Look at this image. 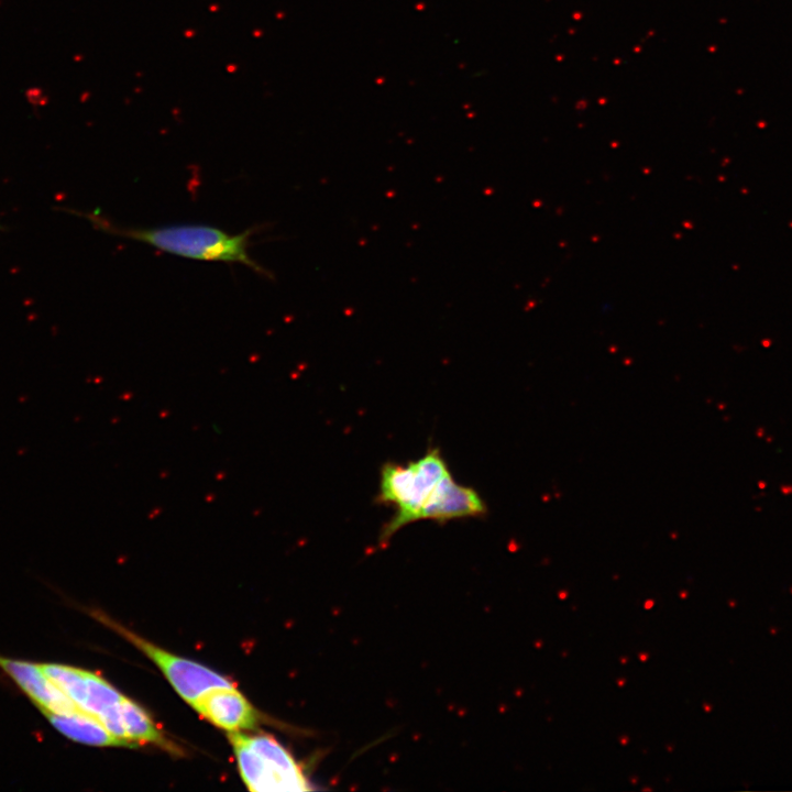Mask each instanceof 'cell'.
Segmentation results:
<instances>
[{
    "mask_svg": "<svg viewBox=\"0 0 792 792\" xmlns=\"http://www.w3.org/2000/svg\"><path fill=\"white\" fill-rule=\"evenodd\" d=\"M240 774L251 791H307L300 765L273 736L230 732Z\"/></svg>",
    "mask_w": 792,
    "mask_h": 792,
    "instance_id": "3957f363",
    "label": "cell"
},
{
    "mask_svg": "<svg viewBox=\"0 0 792 792\" xmlns=\"http://www.w3.org/2000/svg\"><path fill=\"white\" fill-rule=\"evenodd\" d=\"M487 507L472 487L457 483L447 474L421 506L417 520L430 519L444 522L451 519L483 517Z\"/></svg>",
    "mask_w": 792,
    "mask_h": 792,
    "instance_id": "52a82bcc",
    "label": "cell"
},
{
    "mask_svg": "<svg viewBox=\"0 0 792 792\" xmlns=\"http://www.w3.org/2000/svg\"><path fill=\"white\" fill-rule=\"evenodd\" d=\"M48 723L70 740L98 747H129L139 744L122 739L110 733L96 717L80 711L69 714H44Z\"/></svg>",
    "mask_w": 792,
    "mask_h": 792,
    "instance_id": "9c48e42d",
    "label": "cell"
},
{
    "mask_svg": "<svg viewBox=\"0 0 792 792\" xmlns=\"http://www.w3.org/2000/svg\"><path fill=\"white\" fill-rule=\"evenodd\" d=\"M97 618L123 636L128 641L146 654L164 673L176 692L193 704L199 696L216 688H229L234 684L211 669L170 653L148 640L138 636L106 615L96 614Z\"/></svg>",
    "mask_w": 792,
    "mask_h": 792,
    "instance_id": "277c9868",
    "label": "cell"
},
{
    "mask_svg": "<svg viewBox=\"0 0 792 792\" xmlns=\"http://www.w3.org/2000/svg\"><path fill=\"white\" fill-rule=\"evenodd\" d=\"M191 706L210 723L228 732L253 729L260 723V714L234 686L209 690Z\"/></svg>",
    "mask_w": 792,
    "mask_h": 792,
    "instance_id": "ba28073f",
    "label": "cell"
},
{
    "mask_svg": "<svg viewBox=\"0 0 792 792\" xmlns=\"http://www.w3.org/2000/svg\"><path fill=\"white\" fill-rule=\"evenodd\" d=\"M565 596H566V594H565V593H560V598H562V600H563V598H565Z\"/></svg>",
    "mask_w": 792,
    "mask_h": 792,
    "instance_id": "7c38bea8",
    "label": "cell"
},
{
    "mask_svg": "<svg viewBox=\"0 0 792 792\" xmlns=\"http://www.w3.org/2000/svg\"><path fill=\"white\" fill-rule=\"evenodd\" d=\"M41 667L79 708L98 721L103 713L118 705L124 697L94 672L59 663H41Z\"/></svg>",
    "mask_w": 792,
    "mask_h": 792,
    "instance_id": "5b68a950",
    "label": "cell"
},
{
    "mask_svg": "<svg viewBox=\"0 0 792 792\" xmlns=\"http://www.w3.org/2000/svg\"><path fill=\"white\" fill-rule=\"evenodd\" d=\"M121 722L129 740L156 745L168 752L179 754L180 749L158 728L147 713L128 697L119 705Z\"/></svg>",
    "mask_w": 792,
    "mask_h": 792,
    "instance_id": "30bf717a",
    "label": "cell"
},
{
    "mask_svg": "<svg viewBox=\"0 0 792 792\" xmlns=\"http://www.w3.org/2000/svg\"><path fill=\"white\" fill-rule=\"evenodd\" d=\"M82 216L98 230L148 244L168 254L200 261L240 263L264 277L272 278V274L250 255V240L254 229L230 234L206 224L128 228L117 226L97 213Z\"/></svg>",
    "mask_w": 792,
    "mask_h": 792,
    "instance_id": "6da1fadb",
    "label": "cell"
},
{
    "mask_svg": "<svg viewBox=\"0 0 792 792\" xmlns=\"http://www.w3.org/2000/svg\"><path fill=\"white\" fill-rule=\"evenodd\" d=\"M653 605L652 601H648L645 605L646 608H651Z\"/></svg>",
    "mask_w": 792,
    "mask_h": 792,
    "instance_id": "8fae6325",
    "label": "cell"
},
{
    "mask_svg": "<svg viewBox=\"0 0 792 792\" xmlns=\"http://www.w3.org/2000/svg\"><path fill=\"white\" fill-rule=\"evenodd\" d=\"M0 668L43 715L82 711L45 674L41 663L0 656Z\"/></svg>",
    "mask_w": 792,
    "mask_h": 792,
    "instance_id": "8992f818",
    "label": "cell"
},
{
    "mask_svg": "<svg viewBox=\"0 0 792 792\" xmlns=\"http://www.w3.org/2000/svg\"><path fill=\"white\" fill-rule=\"evenodd\" d=\"M449 473L448 464L437 448L406 465L386 463L382 468L377 502L396 508L395 515L383 528L382 542H387L405 525L417 521L421 506Z\"/></svg>",
    "mask_w": 792,
    "mask_h": 792,
    "instance_id": "7a4b0ae2",
    "label": "cell"
}]
</instances>
